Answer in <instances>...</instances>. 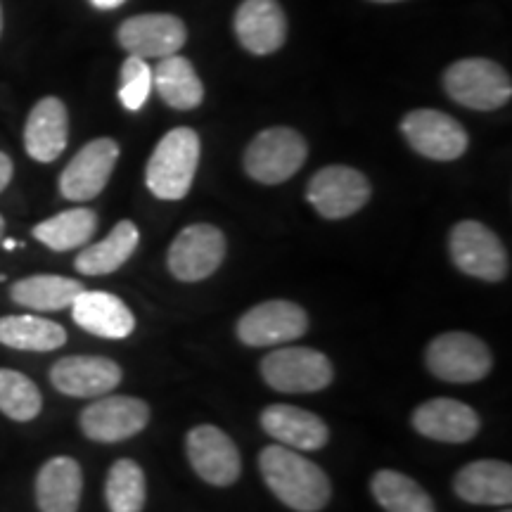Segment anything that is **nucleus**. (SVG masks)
<instances>
[{"instance_id":"nucleus-34","label":"nucleus","mask_w":512,"mask_h":512,"mask_svg":"<svg viewBox=\"0 0 512 512\" xmlns=\"http://www.w3.org/2000/svg\"><path fill=\"white\" fill-rule=\"evenodd\" d=\"M91 3L100 10H114V8H119V5H124L126 0H91Z\"/></svg>"},{"instance_id":"nucleus-15","label":"nucleus","mask_w":512,"mask_h":512,"mask_svg":"<svg viewBox=\"0 0 512 512\" xmlns=\"http://www.w3.org/2000/svg\"><path fill=\"white\" fill-rule=\"evenodd\" d=\"M119 46L128 55L136 57H162L181 53L185 46V24L174 15H138L128 17L117 31Z\"/></svg>"},{"instance_id":"nucleus-5","label":"nucleus","mask_w":512,"mask_h":512,"mask_svg":"<svg viewBox=\"0 0 512 512\" xmlns=\"http://www.w3.org/2000/svg\"><path fill=\"white\" fill-rule=\"evenodd\" d=\"M261 377L283 394H311L332 384L335 368L323 351L309 347H283L264 356Z\"/></svg>"},{"instance_id":"nucleus-16","label":"nucleus","mask_w":512,"mask_h":512,"mask_svg":"<svg viewBox=\"0 0 512 512\" xmlns=\"http://www.w3.org/2000/svg\"><path fill=\"white\" fill-rule=\"evenodd\" d=\"M57 392L76 399H98L119 387L121 368L105 356H67L50 370Z\"/></svg>"},{"instance_id":"nucleus-12","label":"nucleus","mask_w":512,"mask_h":512,"mask_svg":"<svg viewBox=\"0 0 512 512\" xmlns=\"http://www.w3.org/2000/svg\"><path fill=\"white\" fill-rule=\"evenodd\" d=\"M401 133L418 155L434 162H453L463 157L470 145L460 121L437 110L408 112L401 121Z\"/></svg>"},{"instance_id":"nucleus-39","label":"nucleus","mask_w":512,"mask_h":512,"mask_svg":"<svg viewBox=\"0 0 512 512\" xmlns=\"http://www.w3.org/2000/svg\"><path fill=\"white\" fill-rule=\"evenodd\" d=\"M501 512H510V510H501Z\"/></svg>"},{"instance_id":"nucleus-36","label":"nucleus","mask_w":512,"mask_h":512,"mask_svg":"<svg viewBox=\"0 0 512 512\" xmlns=\"http://www.w3.org/2000/svg\"><path fill=\"white\" fill-rule=\"evenodd\" d=\"M3 233H5V221L3 216H0V240H3Z\"/></svg>"},{"instance_id":"nucleus-7","label":"nucleus","mask_w":512,"mask_h":512,"mask_svg":"<svg viewBox=\"0 0 512 512\" xmlns=\"http://www.w3.org/2000/svg\"><path fill=\"white\" fill-rule=\"evenodd\" d=\"M425 363L434 377L453 384L484 380L494 368V356L482 339L470 332H444L425 351Z\"/></svg>"},{"instance_id":"nucleus-27","label":"nucleus","mask_w":512,"mask_h":512,"mask_svg":"<svg viewBox=\"0 0 512 512\" xmlns=\"http://www.w3.org/2000/svg\"><path fill=\"white\" fill-rule=\"evenodd\" d=\"M98 230V214L93 209L79 207L50 216L34 228V238L53 252H69L83 247Z\"/></svg>"},{"instance_id":"nucleus-31","label":"nucleus","mask_w":512,"mask_h":512,"mask_svg":"<svg viewBox=\"0 0 512 512\" xmlns=\"http://www.w3.org/2000/svg\"><path fill=\"white\" fill-rule=\"evenodd\" d=\"M43 408V396L27 375L0 368V413L10 420L29 422Z\"/></svg>"},{"instance_id":"nucleus-35","label":"nucleus","mask_w":512,"mask_h":512,"mask_svg":"<svg viewBox=\"0 0 512 512\" xmlns=\"http://www.w3.org/2000/svg\"><path fill=\"white\" fill-rule=\"evenodd\" d=\"M3 245H5V249H8V252H10V249H15V247H17V242H15V240H5Z\"/></svg>"},{"instance_id":"nucleus-29","label":"nucleus","mask_w":512,"mask_h":512,"mask_svg":"<svg viewBox=\"0 0 512 512\" xmlns=\"http://www.w3.org/2000/svg\"><path fill=\"white\" fill-rule=\"evenodd\" d=\"M370 491L384 512H437L430 494L403 472L380 470L370 479Z\"/></svg>"},{"instance_id":"nucleus-20","label":"nucleus","mask_w":512,"mask_h":512,"mask_svg":"<svg viewBox=\"0 0 512 512\" xmlns=\"http://www.w3.org/2000/svg\"><path fill=\"white\" fill-rule=\"evenodd\" d=\"M69 309H72L74 323L95 337L126 339L136 330V318L131 309L110 292L83 290Z\"/></svg>"},{"instance_id":"nucleus-6","label":"nucleus","mask_w":512,"mask_h":512,"mask_svg":"<svg viewBox=\"0 0 512 512\" xmlns=\"http://www.w3.org/2000/svg\"><path fill=\"white\" fill-rule=\"evenodd\" d=\"M306 155H309L306 140L294 128H266L245 150V171L254 181L278 185L290 181L302 169Z\"/></svg>"},{"instance_id":"nucleus-22","label":"nucleus","mask_w":512,"mask_h":512,"mask_svg":"<svg viewBox=\"0 0 512 512\" xmlns=\"http://www.w3.org/2000/svg\"><path fill=\"white\" fill-rule=\"evenodd\" d=\"M453 491L465 503L503 508L512 503V467L503 460H475L453 479Z\"/></svg>"},{"instance_id":"nucleus-32","label":"nucleus","mask_w":512,"mask_h":512,"mask_svg":"<svg viewBox=\"0 0 512 512\" xmlns=\"http://www.w3.org/2000/svg\"><path fill=\"white\" fill-rule=\"evenodd\" d=\"M152 93V69L143 57L131 55L121 64V86L119 100L128 112L143 110Z\"/></svg>"},{"instance_id":"nucleus-30","label":"nucleus","mask_w":512,"mask_h":512,"mask_svg":"<svg viewBox=\"0 0 512 512\" xmlns=\"http://www.w3.org/2000/svg\"><path fill=\"white\" fill-rule=\"evenodd\" d=\"M147 498L145 472L136 460L121 458L110 467L105 482V501L110 512H143Z\"/></svg>"},{"instance_id":"nucleus-13","label":"nucleus","mask_w":512,"mask_h":512,"mask_svg":"<svg viewBox=\"0 0 512 512\" xmlns=\"http://www.w3.org/2000/svg\"><path fill=\"white\" fill-rule=\"evenodd\" d=\"M185 451L192 470L211 486H230L242 472L240 451L226 432L214 425H197L188 432Z\"/></svg>"},{"instance_id":"nucleus-28","label":"nucleus","mask_w":512,"mask_h":512,"mask_svg":"<svg viewBox=\"0 0 512 512\" xmlns=\"http://www.w3.org/2000/svg\"><path fill=\"white\" fill-rule=\"evenodd\" d=\"M67 342V330L41 316L0 318V344L19 351H55Z\"/></svg>"},{"instance_id":"nucleus-26","label":"nucleus","mask_w":512,"mask_h":512,"mask_svg":"<svg viewBox=\"0 0 512 512\" xmlns=\"http://www.w3.org/2000/svg\"><path fill=\"white\" fill-rule=\"evenodd\" d=\"M138 242L140 233L136 223L119 221L105 240H100L98 245L86 247L79 256H76V271L83 275H110L131 259Z\"/></svg>"},{"instance_id":"nucleus-9","label":"nucleus","mask_w":512,"mask_h":512,"mask_svg":"<svg viewBox=\"0 0 512 512\" xmlns=\"http://www.w3.org/2000/svg\"><path fill=\"white\" fill-rule=\"evenodd\" d=\"M306 200L323 219H349L370 200V183L361 171L351 166H325L309 181Z\"/></svg>"},{"instance_id":"nucleus-33","label":"nucleus","mask_w":512,"mask_h":512,"mask_svg":"<svg viewBox=\"0 0 512 512\" xmlns=\"http://www.w3.org/2000/svg\"><path fill=\"white\" fill-rule=\"evenodd\" d=\"M12 171H15V166H12V159L5 155V152H0V192H3L10 185Z\"/></svg>"},{"instance_id":"nucleus-14","label":"nucleus","mask_w":512,"mask_h":512,"mask_svg":"<svg viewBox=\"0 0 512 512\" xmlns=\"http://www.w3.org/2000/svg\"><path fill=\"white\" fill-rule=\"evenodd\" d=\"M119 145L112 138H95L76 152L60 176L62 197L72 202H88L98 197L117 166Z\"/></svg>"},{"instance_id":"nucleus-24","label":"nucleus","mask_w":512,"mask_h":512,"mask_svg":"<svg viewBox=\"0 0 512 512\" xmlns=\"http://www.w3.org/2000/svg\"><path fill=\"white\" fill-rule=\"evenodd\" d=\"M152 88L174 110L188 112L202 105L204 86L190 60L181 55L162 57L152 69Z\"/></svg>"},{"instance_id":"nucleus-18","label":"nucleus","mask_w":512,"mask_h":512,"mask_svg":"<svg viewBox=\"0 0 512 512\" xmlns=\"http://www.w3.org/2000/svg\"><path fill=\"white\" fill-rule=\"evenodd\" d=\"M261 427L268 437L294 451H318L330 441V430L323 418L287 403H273L264 408Z\"/></svg>"},{"instance_id":"nucleus-2","label":"nucleus","mask_w":512,"mask_h":512,"mask_svg":"<svg viewBox=\"0 0 512 512\" xmlns=\"http://www.w3.org/2000/svg\"><path fill=\"white\" fill-rule=\"evenodd\" d=\"M197 164H200V136L188 126L174 128L159 140L147 162V188L159 200H183L195 181Z\"/></svg>"},{"instance_id":"nucleus-38","label":"nucleus","mask_w":512,"mask_h":512,"mask_svg":"<svg viewBox=\"0 0 512 512\" xmlns=\"http://www.w3.org/2000/svg\"><path fill=\"white\" fill-rule=\"evenodd\" d=\"M0 34H3V8H0Z\"/></svg>"},{"instance_id":"nucleus-17","label":"nucleus","mask_w":512,"mask_h":512,"mask_svg":"<svg viewBox=\"0 0 512 512\" xmlns=\"http://www.w3.org/2000/svg\"><path fill=\"white\" fill-rule=\"evenodd\" d=\"M413 427L422 437L446 444H465L479 434V415L463 401L432 399L413 411Z\"/></svg>"},{"instance_id":"nucleus-21","label":"nucleus","mask_w":512,"mask_h":512,"mask_svg":"<svg viewBox=\"0 0 512 512\" xmlns=\"http://www.w3.org/2000/svg\"><path fill=\"white\" fill-rule=\"evenodd\" d=\"M69 140L67 107L60 98H43L31 110L24 126V147L36 162L50 164L62 155Z\"/></svg>"},{"instance_id":"nucleus-8","label":"nucleus","mask_w":512,"mask_h":512,"mask_svg":"<svg viewBox=\"0 0 512 512\" xmlns=\"http://www.w3.org/2000/svg\"><path fill=\"white\" fill-rule=\"evenodd\" d=\"M226 259V238L216 226L195 223L183 228L171 242L166 264L176 280L181 283H200L219 271Z\"/></svg>"},{"instance_id":"nucleus-10","label":"nucleus","mask_w":512,"mask_h":512,"mask_svg":"<svg viewBox=\"0 0 512 512\" xmlns=\"http://www.w3.org/2000/svg\"><path fill=\"white\" fill-rule=\"evenodd\" d=\"M309 330V316L299 304L273 299L256 304L238 320V339L247 347H278L294 342Z\"/></svg>"},{"instance_id":"nucleus-3","label":"nucleus","mask_w":512,"mask_h":512,"mask_svg":"<svg viewBox=\"0 0 512 512\" xmlns=\"http://www.w3.org/2000/svg\"><path fill=\"white\" fill-rule=\"evenodd\" d=\"M444 88L453 102L477 112H494L508 105L512 98V81L501 64L470 57L446 69Z\"/></svg>"},{"instance_id":"nucleus-1","label":"nucleus","mask_w":512,"mask_h":512,"mask_svg":"<svg viewBox=\"0 0 512 512\" xmlns=\"http://www.w3.org/2000/svg\"><path fill=\"white\" fill-rule=\"evenodd\" d=\"M259 470L273 496L297 512H320L330 503V479L313 460L299 456L283 444L266 446Z\"/></svg>"},{"instance_id":"nucleus-11","label":"nucleus","mask_w":512,"mask_h":512,"mask_svg":"<svg viewBox=\"0 0 512 512\" xmlns=\"http://www.w3.org/2000/svg\"><path fill=\"white\" fill-rule=\"evenodd\" d=\"M150 422V408L133 396H98V401L83 408L81 432L98 444H117L136 437Z\"/></svg>"},{"instance_id":"nucleus-25","label":"nucleus","mask_w":512,"mask_h":512,"mask_svg":"<svg viewBox=\"0 0 512 512\" xmlns=\"http://www.w3.org/2000/svg\"><path fill=\"white\" fill-rule=\"evenodd\" d=\"M86 290L79 280L64 275H29L10 287L12 302L34 311H62Z\"/></svg>"},{"instance_id":"nucleus-23","label":"nucleus","mask_w":512,"mask_h":512,"mask_svg":"<svg viewBox=\"0 0 512 512\" xmlns=\"http://www.w3.org/2000/svg\"><path fill=\"white\" fill-rule=\"evenodd\" d=\"M83 472L69 456L50 458L38 470L36 503L41 512H76L81 505Z\"/></svg>"},{"instance_id":"nucleus-19","label":"nucleus","mask_w":512,"mask_h":512,"mask_svg":"<svg viewBox=\"0 0 512 512\" xmlns=\"http://www.w3.org/2000/svg\"><path fill=\"white\" fill-rule=\"evenodd\" d=\"M235 34L252 55H271L287 38L285 12L275 0H245L235 12Z\"/></svg>"},{"instance_id":"nucleus-37","label":"nucleus","mask_w":512,"mask_h":512,"mask_svg":"<svg viewBox=\"0 0 512 512\" xmlns=\"http://www.w3.org/2000/svg\"><path fill=\"white\" fill-rule=\"evenodd\" d=\"M373 3H399V0H373Z\"/></svg>"},{"instance_id":"nucleus-4","label":"nucleus","mask_w":512,"mask_h":512,"mask_svg":"<svg viewBox=\"0 0 512 512\" xmlns=\"http://www.w3.org/2000/svg\"><path fill=\"white\" fill-rule=\"evenodd\" d=\"M448 252L460 273L486 283L508 278L510 259L503 242L491 228L479 221H460L448 235Z\"/></svg>"}]
</instances>
